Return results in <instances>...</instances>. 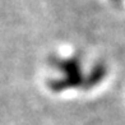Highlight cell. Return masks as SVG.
Wrapping results in <instances>:
<instances>
[{
    "mask_svg": "<svg viewBox=\"0 0 125 125\" xmlns=\"http://www.w3.org/2000/svg\"><path fill=\"white\" fill-rule=\"evenodd\" d=\"M107 75V66L104 61H98L93 64V66L89 69V72L84 75V83L83 88L84 89H91L104 81L105 77Z\"/></svg>",
    "mask_w": 125,
    "mask_h": 125,
    "instance_id": "obj_2",
    "label": "cell"
},
{
    "mask_svg": "<svg viewBox=\"0 0 125 125\" xmlns=\"http://www.w3.org/2000/svg\"><path fill=\"white\" fill-rule=\"evenodd\" d=\"M56 68L61 73V77L51 79L49 87L54 92H62L65 89L83 87L84 75L82 72V62L78 58H66L55 61Z\"/></svg>",
    "mask_w": 125,
    "mask_h": 125,
    "instance_id": "obj_1",
    "label": "cell"
}]
</instances>
